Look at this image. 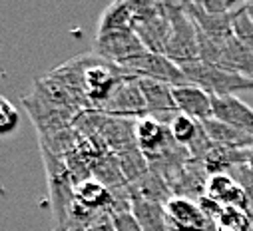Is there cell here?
<instances>
[{"label":"cell","instance_id":"d4e9b609","mask_svg":"<svg viewBox=\"0 0 253 231\" xmlns=\"http://www.w3.org/2000/svg\"><path fill=\"white\" fill-rule=\"evenodd\" d=\"M88 231H114V225H112V217L110 215H104L102 219H98Z\"/></svg>","mask_w":253,"mask_h":231},{"label":"cell","instance_id":"e0dca14e","mask_svg":"<svg viewBox=\"0 0 253 231\" xmlns=\"http://www.w3.org/2000/svg\"><path fill=\"white\" fill-rule=\"evenodd\" d=\"M74 197H76V201L80 205H84L88 209L106 211L108 213V207H110V190H108V186H104L102 182H98L94 178H88V180L76 184Z\"/></svg>","mask_w":253,"mask_h":231},{"label":"cell","instance_id":"4fadbf2b","mask_svg":"<svg viewBox=\"0 0 253 231\" xmlns=\"http://www.w3.org/2000/svg\"><path fill=\"white\" fill-rule=\"evenodd\" d=\"M206 136L223 148H231V150H253V136L247 132H241L233 126H227L215 118H210L206 122H200Z\"/></svg>","mask_w":253,"mask_h":231},{"label":"cell","instance_id":"484cf974","mask_svg":"<svg viewBox=\"0 0 253 231\" xmlns=\"http://www.w3.org/2000/svg\"><path fill=\"white\" fill-rule=\"evenodd\" d=\"M247 165H249V167H251V169H253V150H251V152H249V163H247Z\"/></svg>","mask_w":253,"mask_h":231},{"label":"cell","instance_id":"ffe728a7","mask_svg":"<svg viewBox=\"0 0 253 231\" xmlns=\"http://www.w3.org/2000/svg\"><path fill=\"white\" fill-rule=\"evenodd\" d=\"M231 32H233V36H235L247 50L253 52V20H251L249 14L245 12V2H243L241 8L235 12Z\"/></svg>","mask_w":253,"mask_h":231},{"label":"cell","instance_id":"277c9868","mask_svg":"<svg viewBox=\"0 0 253 231\" xmlns=\"http://www.w3.org/2000/svg\"><path fill=\"white\" fill-rule=\"evenodd\" d=\"M94 112H102L110 116V118H124V120H132V118L140 120L144 116H148L138 78L134 76L122 78L118 86L110 92V96Z\"/></svg>","mask_w":253,"mask_h":231},{"label":"cell","instance_id":"5bb4252c","mask_svg":"<svg viewBox=\"0 0 253 231\" xmlns=\"http://www.w3.org/2000/svg\"><path fill=\"white\" fill-rule=\"evenodd\" d=\"M134 18H136V2H112L104 8L100 20H98V32L108 34V32H120V30H134Z\"/></svg>","mask_w":253,"mask_h":231},{"label":"cell","instance_id":"2e32d148","mask_svg":"<svg viewBox=\"0 0 253 231\" xmlns=\"http://www.w3.org/2000/svg\"><path fill=\"white\" fill-rule=\"evenodd\" d=\"M128 190L132 195H138L142 199H148V201H154L160 205H166L173 197L168 182L156 171H148L146 176H142L134 184H128Z\"/></svg>","mask_w":253,"mask_h":231},{"label":"cell","instance_id":"8fae6325","mask_svg":"<svg viewBox=\"0 0 253 231\" xmlns=\"http://www.w3.org/2000/svg\"><path fill=\"white\" fill-rule=\"evenodd\" d=\"M206 195L217 201L221 207H237L247 211L245 193L229 173H213V176H210L206 186Z\"/></svg>","mask_w":253,"mask_h":231},{"label":"cell","instance_id":"9a60e30c","mask_svg":"<svg viewBox=\"0 0 253 231\" xmlns=\"http://www.w3.org/2000/svg\"><path fill=\"white\" fill-rule=\"evenodd\" d=\"M130 213L134 215V219L138 221L142 231H169L164 205H160V203H154V201L142 199L138 195H132Z\"/></svg>","mask_w":253,"mask_h":231},{"label":"cell","instance_id":"44dd1931","mask_svg":"<svg viewBox=\"0 0 253 231\" xmlns=\"http://www.w3.org/2000/svg\"><path fill=\"white\" fill-rule=\"evenodd\" d=\"M18 126H20V114L16 106L8 98L0 96V138L14 134Z\"/></svg>","mask_w":253,"mask_h":231},{"label":"cell","instance_id":"603a6c76","mask_svg":"<svg viewBox=\"0 0 253 231\" xmlns=\"http://www.w3.org/2000/svg\"><path fill=\"white\" fill-rule=\"evenodd\" d=\"M200 8L211 16H225L235 12L243 2H233V0H204V2H198Z\"/></svg>","mask_w":253,"mask_h":231},{"label":"cell","instance_id":"3957f363","mask_svg":"<svg viewBox=\"0 0 253 231\" xmlns=\"http://www.w3.org/2000/svg\"><path fill=\"white\" fill-rule=\"evenodd\" d=\"M44 165H46V173H48V184H50V197H52V207H54V215L58 221V227H62L66 223V217L70 213V207L74 205L76 197H74V180L70 176V171L66 167V161H60V157L52 155L50 152L42 150Z\"/></svg>","mask_w":253,"mask_h":231},{"label":"cell","instance_id":"4316f807","mask_svg":"<svg viewBox=\"0 0 253 231\" xmlns=\"http://www.w3.org/2000/svg\"><path fill=\"white\" fill-rule=\"evenodd\" d=\"M249 231H253V219H251V229H249Z\"/></svg>","mask_w":253,"mask_h":231},{"label":"cell","instance_id":"9c48e42d","mask_svg":"<svg viewBox=\"0 0 253 231\" xmlns=\"http://www.w3.org/2000/svg\"><path fill=\"white\" fill-rule=\"evenodd\" d=\"M211 118L253 136V108L237 96H213Z\"/></svg>","mask_w":253,"mask_h":231},{"label":"cell","instance_id":"8992f818","mask_svg":"<svg viewBox=\"0 0 253 231\" xmlns=\"http://www.w3.org/2000/svg\"><path fill=\"white\" fill-rule=\"evenodd\" d=\"M144 52L148 50L134 30H120V32H108L96 36V56H100L102 60L114 66L128 62Z\"/></svg>","mask_w":253,"mask_h":231},{"label":"cell","instance_id":"cb8c5ba5","mask_svg":"<svg viewBox=\"0 0 253 231\" xmlns=\"http://www.w3.org/2000/svg\"><path fill=\"white\" fill-rule=\"evenodd\" d=\"M112 217V225L114 231H142L138 221L134 219V215L130 211H122V213H114Z\"/></svg>","mask_w":253,"mask_h":231},{"label":"cell","instance_id":"ba28073f","mask_svg":"<svg viewBox=\"0 0 253 231\" xmlns=\"http://www.w3.org/2000/svg\"><path fill=\"white\" fill-rule=\"evenodd\" d=\"M134 136H136V146L144 154L148 161L156 159L162 152H166L173 140L169 136V130L160 124L152 116H144V118L136 120L134 124Z\"/></svg>","mask_w":253,"mask_h":231},{"label":"cell","instance_id":"ac0fdd59","mask_svg":"<svg viewBox=\"0 0 253 231\" xmlns=\"http://www.w3.org/2000/svg\"><path fill=\"white\" fill-rule=\"evenodd\" d=\"M215 231H249L251 217L245 209L237 207H223L213 221Z\"/></svg>","mask_w":253,"mask_h":231},{"label":"cell","instance_id":"7a4b0ae2","mask_svg":"<svg viewBox=\"0 0 253 231\" xmlns=\"http://www.w3.org/2000/svg\"><path fill=\"white\" fill-rule=\"evenodd\" d=\"M168 14L171 22L169 38L164 56H168L177 66L200 60V44H198V26L185 12L183 4H168Z\"/></svg>","mask_w":253,"mask_h":231},{"label":"cell","instance_id":"7c38bea8","mask_svg":"<svg viewBox=\"0 0 253 231\" xmlns=\"http://www.w3.org/2000/svg\"><path fill=\"white\" fill-rule=\"evenodd\" d=\"M249 152L251 150H231V148H223L211 142L208 152L202 155L200 163L206 167L210 176H213V173H227L235 165L249 163Z\"/></svg>","mask_w":253,"mask_h":231},{"label":"cell","instance_id":"52a82bcc","mask_svg":"<svg viewBox=\"0 0 253 231\" xmlns=\"http://www.w3.org/2000/svg\"><path fill=\"white\" fill-rule=\"evenodd\" d=\"M164 211L169 231H215V225L204 215L198 201L171 197L164 205Z\"/></svg>","mask_w":253,"mask_h":231},{"label":"cell","instance_id":"5b68a950","mask_svg":"<svg viewBox=\"0 0 253 231\" xmlns=\"http://www.w3.org/2000/svg\"><path fill=\"white\" fill-rule=\"evenodd\" d=\"M118 68H122L128 76L134 78H144V80H156V82H164L169 86H183L187 84L181 68L171 62L168 56L164 54H156V52H144L132 60L120 64Z\"/></svg>","mask_w":253,"mask_h":231},{"label":"cell","instance_id":"d6986e66","mask_svg":"<svg viewBox=\"0 0 253 231\" xmlns=\"http://www.w3.org/2000/svg\"><path fill=\"white\" fill-rule=\"evenodd\" d=\"M168 130H169V136L175 144L187 148L189 144H192V140L196 138L198 130H200V122L187 118V116H183V114H175V118L169 122Z\"/></svg>","mask_w":253,"mask_h":231},{"label":"cell","instance_id":"7402d4cb","mask_svg":"<svg viewBox=\"0 0 253 231\" xmlns=\"http://www.w3.org/2000/svg\"><path fill=\"white\" fill-rule=\"evenodd\" d=\"M227 173L243 190L245 199H247V213L253 219V169L247 163H241V165H235L233 169H229Z\"/></svg>","mask_w":253,"mask_h":231},{"label":"cell","instance_id":"6da1fadb","mask_svg":"<svg viewBox=\"0 0 253 231\" xmlns=\"http://www.w3.org/2000/svg\"><path fill=\"white\" fill-rule=\"evenodd\" d=\"M187 84H194L213 96H235L237 92L253 90V80H247L239 74H233L225 68H219L210 62H187L179 66Z\"/></svg>","mask_w":253,"mask_h":231},{"label":"cell","instance_id":"30bf717a","mask_svg":"<svg viewBox=\"0 0 253 231\" xmlns=\"http://www.w3.org/2000/svg\"><path fill=\"white\" fill-rule=\"evenodd\" d=\"M171 92L179 114L196 122H206L211 118V96L202 88L194 84H183V86H173Z\"/></svg>","mask_w":253,"mask_h":231}]
</instances>
